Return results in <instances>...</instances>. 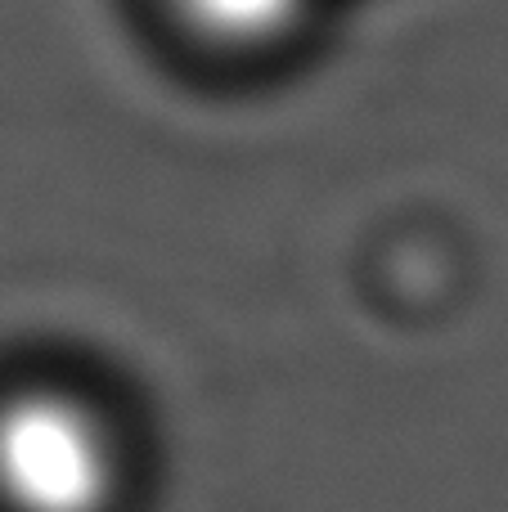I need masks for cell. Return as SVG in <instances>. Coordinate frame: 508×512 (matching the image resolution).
<instances>
[{
  "instance_id": "cell-1",
  "label": "cell",
  "mask_w": 508,
  "mask_h": 512,
  "mask_svg": "<svg viewBox=\"0 0 508 512\" xmlns=\"http://www.w3.org/2000/svg\"><path fill=\"white\" fill-rule=\"evenodd\" d=\"M126 450L113 418L68 387L0 396V512H113Z\"/></svg>"
},
{
  "instance_id": "cell-2",
  "label": "cell",
  "mask_w": 508,
  "mask_h": 512,
  "mask_svg": "<svg viewBox=\"0 0 508 512\" xmlns=\"http://www.w3.org/2000/svg\"><path fill=\"white\" fill-rule=\"evenodd\" d=\"M171 18L216 54H266L306 27L315 0H167Z\"/></svg>"
}]
</instances>
